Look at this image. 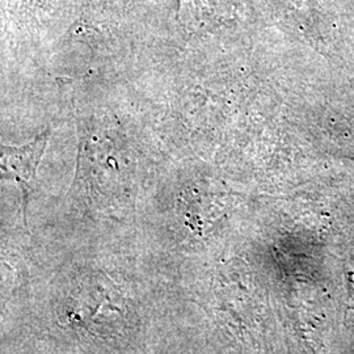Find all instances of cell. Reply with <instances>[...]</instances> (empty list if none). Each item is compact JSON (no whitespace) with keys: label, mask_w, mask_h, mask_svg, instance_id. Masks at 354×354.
<instances>
[{"label":"cell","mask_w":354,"mask_h":354,"mask_svg":"<svg viewBox=\"0 0 354 354\" xmlns=\"http://www.w3.org/2000/svg\"><path fill=\"white\" fill-rule=\"evenodd\" d=\"M232 0H177V20L189 32L206 30L226 21Z\"/></svg>","instance_id":"1"},{"label":"cell","mask_w":354,"mask_h":354,"mask_svg":"<svg viewBox=\"0 0 354 354\" xmlns=\"http://www.w3.org/2000/svg\"><path fill=\"white\" fill-rule=\"evenodd\" d=\"M49 134H42L38 140L23 147H1V167L7 175L20 184L26 201V183L35 175L38 162L44 153Z\"/></svg>","instance_id":"2"}]
</instances>
